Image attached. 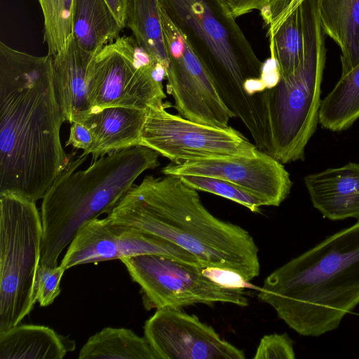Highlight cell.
Returning a JSON list of instances; mask_svg holds the SVG:
<instances>
[{"label":"cell","instance_id":"1","mask_svg":"<svg viewBox=\"0 0 359 359\" xmlns=\"http://www.w3.org/2000/svg\"><path fill=\"white\" fill-rule=\"evenodd\" d=\"M53 56L0 43V194L43 199L68 165Z\"/></svg>","mask_w":359,"mask_h":359},{"label":"cell","instance_id":"2","mask_svg":"<svg viewBox=\"0 0 359 359\" xmlns=\"http://www.w3.org/2000/svg\"><path fill=\"white\" fill-rule=\"evenodd\" d=\"M107 217L178 245L203 266L234 271L248 282L259 274V250L250 233L215 217L202 203L197 190L179 176H146L130 188Z\"/></svg>","mask_w":359,"mask_h":359},{"label":"cell","instance_id":"3","mask_svg":"<svg viewBox=\"0 0 359 359\" xmlns=\"http://www.w3.org/2000/svg\"><path fill=\"white\" fill-rule=\"evenodd\" d=\"M258 298L301 335L337 328L359 304V220L274 270Z\"/></svg>","mask_w":359,"mask_h":359},{"label":"cell","instance_id":"4","mask_svg":"<svg viewBox=\"0 0 359 359\" xmlns=\"http://www.w3.org/2000/svg\"><path fill=\"white\" fill-rule=\"evenodd\" d=\"M210 75L226 106L258 147L269 131L263 93L248 95L245 82L260 78L263 62L223 0H158Z\"/></svg>","mask_w":359,"mask_h":359},{"label":"cell","instance_id":"5","mask_svg":"<svg viewBox=\"0 0 359 359\" xmlns=\"http://www.w3.org/2000/svg\"><path fill=\"white\" fill-rule=\"evenodd\" d=\"M75 154L43 198L39 264L57 266L84 223L110 212L142 172L160 165L159 154L142 145L109 154L85 170H76L88 155Z\"/></svg>","mask_w":359,"mask_h":359},{"label":"cell","instance_id":"6","mask_svg":"<svg viewBox=\"0 0 359 359\" xmlns=\"http://www.w3.org/2000/svg\"><path fill=\"white\" fill-rule=\"evenodd\" d=\"M319 0L300 4L303 55L299 67L264 93L270 134L268 154L283 164L303 161L319 123L321 83L326 60Z\"/></svg>","mask_w":359,"mask_h":359},{"label":"cell","instance_id":"7","mask_svg":"<svg viewBox=\"0 0 359 359\" xmlns=\"http://www.w3.org/2000/svg\"><path fill=\"white\" fill-rule=\"evenodd\" d=\"M43 226L36 202L0 194V332L34 309Z\"/></svg>","mask_w":359,"mask_h":359},{"label":"cell","instance_id":"8","mask_svg":"<svg viewBox=\"0 0 359 359\" xmlns=\"http://www.w3.org/2000/svg\"><path fill=\"white\" fill-rule=\"evenodd\" d=\"M158 67L127 36L107 44L91 59L87 72L90 110L109 107L147 109L166 98Z\"/></svg>","mask_w":359,"mask_h":359},{"label":"cell","instance_id":"9","mask_svg":"<svg viewBox=\"0 0 359 359\" xmlns=\"http://www.w3.org/2000/svg\"><path fill=\"white\" fill-rule=\"evenodd\" d=\"M143 294L148 309L182 307L196 304L248 305L245 289L224 287L204 274V266L154 254L121 260Z\"/></svg>","mask_w":359,"mask_h":359},{"label":"cell","instance_id":"10","mask_svg":"<svg viewBox=\"0 0 359 359\" xmlns=\"http://www.w3.org/2000/svg\"><path fill=\"white\" fill-rule=\"evenodd\" d=\"M164 104L147 109L140 145L171 163L216 157L250 156L259 150L232 127L203 125L168 112Z\"/></svg>","mask_w":359,"mask_h":359},{"label":"cell","instance_id":"11","mask_svg":"<svg viewBox=\"0 0 359 359\" xmlns=\"http://www.w3.org/2000/svg\"><path fill=\"white\" fill-rule=\"evenodd\" d=\"M169 68L168 90L175 108L184 118L218 128H227L234 114L220 97L210 75L183 34L161 8Z\"/></svg>","mask_w":359,"mask_h":359},{"label":"cell","instance_id":"12","mask_svg":"<svg viewBox=\"0 0 359 359\" xmlns=\"http://www.w3.org/2000/svg\"><path fill=\"white\" fill-rule=\"evenodd\" d=\"M147 254L165 255L202 266L194 255L178 245L137 227L114 222L107 217L89 220L79 228L60 264L69 269L77 265Z\"/></svg>","mask_w":359,"mask_h":359},{"label":"cell","instance_id":"13","mask_svg":"<svg viewBox=\"0 0 359 359\" xmlns=\"http://www.w3.org/2000/svg\"><path fill=\"white\" fill-rule=\"evenodd\" d=\"M163 175H198L221 179L259 198L264 206H279L289 196L292 182L283 164L261 150L250 156L196 159L161 169Z\"/></svg>","mask_w":359,"mask_h":359},{"label":"cell","instance_id":"14","mask_svg":"<svg viewBox=\"0 0 359 359\" xmlns=\"http://www.w3.org/2000/svg\"><path fill=\"white\" fill-rule=\"evenodd\" d=\"M144 334L156 359L245 358L212 326L177 309H157L145 321Z\"/></svg>","mask_w":359,"mask_h":359},{"label":"cell","instance_id":"15","mask_svg":"<svg viewBox=\"0 0 359 359\" xmlns=\"http://www.w3.org/2000/svg\"><path fill=\"white\" fill-rule=\"evenodd\" d=\"M313 206L330 220H359V163L350 162L304 178Z\"/></svg>","mask_w":359,"mask_h":359},{"label":"cell","instance_id":"16","mask_svg":"<svg viewBox=\"0 0 359 359\" xmlns=\"http://www.w3.org/2000/svg\"><path fill=\"white\" fill-rule=\"evenodd\" d=\"M94 55L83 50L72 35L53 56V77L57 100L65 121L81 120L90 110L87 72Z\"/></svg>","mask_w":359,"mask_h":359},{"label":"cell","instance_id":"17","mask_svg":"<svg viewBox=\"0 0 359 359\" xmlns=\"http://www.w3.org/2000/svg\"><path fill=\"white\" fill-rule=\"evenodd\" d=\"M147 109L109 107L91 110L81 122L91 131L93 161L106 154L140 145Z\"/></svg>","mask_w":359,"mask_h":359},{"label":"cell","instance_id":"18","mask_svg":"<svg viewBox=\"0 0 359 359\" xmlns=\"http://www.w3.org/2000/svg\"><path fill=\"white\" fill-rule=\"evenodd\" d=\"M75 348L74 340L44 325H18L0 332V359H62Z\"/></svg>","mask_w":359,"mask_h":359},{"label":"cell","instance_id":"19","mask_svg":"<svg viewBox=\"0 0 359 359\" xmlns=\"http://www.w3.org/2000/svg\"><path fill=\"white\" fill-rule=\"evenodd\" d=\"M325 34L340 48L341 75L359 63V0H319Z\"/></svg>","mask_w":359,"mask_h":359},{"label":"cell","instance_id":"20","mask_svg":"<svg viewBox=\"0 0 359 359\" xmlns=\"http://www.w3.org/2000/svg\"><path fill=\"white\" fill-rule=\"evenodd\" d=\"M72 28L78 45L93 55L123 29L106 0H74Z\"/></svg>","mask_w":359,"mask_h":359},{"label":"cell","instance_id":"21","mask_svg":"<svg viewBox=\"0 0 359 359\" xmlns=\"http://www.w3.org/2000/svg\"><path fill=\"white\" fill-rule=\"evenodd\" d=\"M130 29L136 45L156 67L169 68L158 0H126L124 27Z\"/></svg>","mask_w":359,"mask_h":359},{"label":"cell","instance_id":"22","mask_svg":"<svg viewBox=\"0 0 359 359\" xmlns=\"http://www.w3.org/2000/svg\"><path fill=\"white\" fill-rule=\"evenodd\" d=\"M79 359H156L144 337L131 330L107 327L91 336L80 350Z\"/></svg>","mask_w":359,"mask_h":359},{"label":"cell","instance_id":"23","mask_svg":"<svg viewBox=\"0 0 359 359\" xmlns=\"http://www.w3.org/2000/svg\"><path fill=\"white\" fill-rule=\"evenodd\" d=\"M359 118V63L341 77L322 100L319 123L333 132L350 128Z\"/></svg>","mask_w":359,"mask_h":359},{"label":"cell","instance_id":"24","mask_svg":"<svg viewBox=\"0 0 359 359\" xmlns=\"http://www.w3.org/2000/svg\"><path fill=\"white\" fill-rule=\"evenodd\" d=\"M271 56L277 62L280 76L292 73L303 55V33L300 6L292 12L277 30L269 35Z\"/></svg>","mask_w":359,"mask_h":359},{"label":"cell","instance_id":"25","mask_svg":"<svg viewBox=\"0 0 359 359\" xmlns=\"http://www.w3.org/2000/svg\"><path fill=\"white\" fill-rule=\"evenodd\" d=\"M43 18L44 42L48 54L54 56L64 48L72 35L74 0H37Z\"/></svg>","mask_w":359,"mask_h":359},{"label":"cell","instance_id":"26","mask_svg":"<svg viewBox=\"0 0 359 359\" xmlns=\"http://www.w3.org/2000/svg\"><path fill=\"white\" fill-rule=\"evenodd\" d=\"M188 186L197 190L208 192L237 203L252 212H260L263 202L257 197L229 182L206 176H179Z\"/></svg>","mask_w":359,"mask_h":359},{"label":"cell","instance_id":"27","mask_svg":"<svg viewBox=\"0 0 359 359\" xmlns=\"http://www.w3.org/2000/svg\"><path fill=\"white\" fill-rule=\"evenodd\" d=\"M65 269L60 264L50 267L39 264L35 278V299L42 307L52 304L61 292L60 282Z\"/></svg>","mask_w":359,"mask_h":359},{"label":"cell","instance_id":"28","mask_svg":"<svg viewBox=\"0 0 359 359\" xmlns=\"http://www.w3.org/2000/svg\"><path fill=\"white\" fill-rule=\"evenodd\" d=\"M293 342L286 334L264 336L257 348L254 359H294Z\"/></svg>","mask_w":359,"mask_h":359},{"label":"cell","instance_id":"29","mask_svg":"<svg viewBox=\"0 0 359 359\" xmlns=\"http://www.w3.org/2000/svg\"><path fill=\"white\" fill-rule=\"evenodd\" d=\"M303 1L304 0H271L260 11L264 23L269 26L268 34L274 33Z\"/></svg>","mask_w":359,"mask_h":359},{"label":"cell","instance_id":"30","mask_svg":"<svg viewBox=\"0 0 359 359\" xmlns=\"http://www.w3.org/2000/svg\"><path fill=\"white\" fill-rule=\"evenodd\" d=\"M203 272L212 280L224 287L245 289L250 286L249 282L246 281L241 275L230 270L204 266Z\"/></svg>","mask_w":359,"mask_h":359},{"label":"cell","instance_id":"31","mask_svg":"<svg viewBox=\"0 0 359 359\" xmlns=\"http://www.w3.org/2000/svg\"><path fill=\"white\" fill-rule=\"evenodd\" d=\"M71 124L69 139L65 145L82 149V154L88 156L94 142L91 131L81 122L76 121Z\"/></svg>","mask_w":359,"mask_h":359},{"label":"cell","instance_id":"32","mask_svg":"<svg viewBox=\"0 0 359 359\" xmlns=\"http://www.w3.org/2000/svg\"><path fill=\"white\" fill-rule=\"evenodd\" d=\"M271 0H223L236 18L252 12L261 11Z\"/></svg>","mask_w":359,"mask_h":359},{"label":"cell","instance_id":"33","mask_svg":"<svg viewBox=\"0 0 359 359\" xmlns=\"http://www.w3.org/2000/svg\"><path fill=\"white\" fill-rule=\"evenodd\" d=\"M260 77L266 89L273 88L278 83L280 74L276 60L273 57L271 56L270 60L263 63Z\"/></svg>","mask_w":359,"mask_h":359},{"label":"cell","instance_id":"34","mask_svg":"<svg viewBox=\"0 0 359 359\" xmlns=\"http://www.w3.org/2000/svg\"><path fill=\"white\" fill-rule=\"evenodd\" d=\"M120 25L124 28V12L126 0H106Z\"/></svg>","mask_w":359,"mask_h":359}]
</instances>
